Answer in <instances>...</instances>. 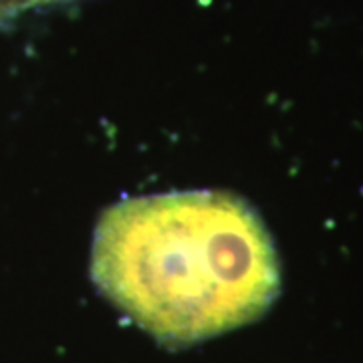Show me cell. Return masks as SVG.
Masks as SVG:
<instances>
[{
    "instance_id": "1",
    "label": "cell",
    "mask_w": 363,
    "mask_h": 363,
    "mask_svg": "<svg viewBox=\"0 0 363 363\" xmlns=\"http://www.w3.org/2000/svg\"><path fill=\"white\" fill-rule=\"evenodd\" d=\"M91 274L116 307L169 347L252 323L281 293L279 259L259 214L212 190L130 198L105 210Z\"/></svg>"
}]
</instances>
